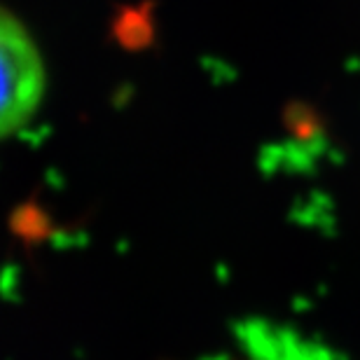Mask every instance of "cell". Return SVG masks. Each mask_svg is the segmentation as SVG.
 Here are the masks:
<instances>
[{"mask_svg":"<svg viewBox=\"0 0 360 360\" xmlns=\"http://www.w3.org/2000/svg\"><path fill=\"white\" fill-rule=\"evenodd\" d=\"M246 360H328L316 344H304L297 335L274 326H248Z\"/></svg>","mask_w":360,"mask_h":360,"instance_id":"cell-2","label":"cell"},{"mask_svg":"<svg viewBox=\"0 0 360 360\" xmlns=\"http://www.w3.org/2000/svg\"><path fill=\"white\" fill-rule=\"evenodd\" d=\"M45 63L19 17L0 5V141L17 134L45 98Z\"/></svg>","mask_w":360,"mask_h":360,"instance_id":"cell-1","label":"cell"}]
</instances>
